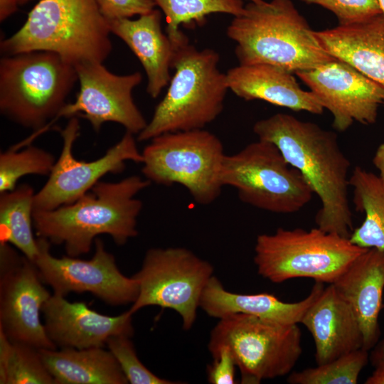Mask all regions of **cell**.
Here are the masks:
<instances>
[{
	"mask_svg": "<svg viewBox=\"0 0 384 384\" xmlns=\"http://www.w3.org/2000/svg\"><path fill=\"white\" fill-rule=\"evenodd\" d=\"M253 132L258 139L279 149L319 198L316 227L349 238L353 231L348 196L351 163L338 144L336 134L284 113L256 122Z\"/></svg>",
	"mask_w": 384,
	"mask_h": 384,
	"instance_id": "6da1fadb",
	"label": "cell"
},
{
	"mask_svg": "<svg viewBox=\"0 0 384 384\" xmlns=\"http://www.w3.org/2000/svg\"><path fill=\"white\" fill-rule=\"evenodd\" d=\"M150 184L137 175L117 182L99 181L70 204L33 211V227L39 238L63 245L70 257L90 252L94 239L102 234L123 245L138 234L137 218L143 203L136 196Z\"/></svg>",
	"mask_w": 384,
	"mask_h": 384,
	"instance_id": "7a4b0ae2",
	"label": "cell"
},
{
	"mask_svg": "<svg viewBox=\"0 0 384 384\" xmlns=\"http://www.w3.org/2000/svg\"><path fill=\"white\" fill-rule=\"evenodd\" d=\"M228 37L235 43L240 65L267 64L291 73L334 60L321 46L292 0H272L245 5L228 25Z\"/></svg>",
	"mask_w": 384,
	"mask_h": 384,
	"instance_id": "3957f363",
	"label": "cell"
},
{
	"mask_svg": "<svg viewBox=\"0 0 384 384\" xmlns=\"http://www.w3.org/2000/svg\"><path fill=\"white\" fill-rule=\"evenodd\" d=\"M110 33L96 0H40L0 48L4 55L43 50L74 65L103 63L112 50Z\"/></svg>",
	"mask_w": 384,
	"mask_h": 384,
	"instance_id": "277c9868",
	"label": "cell"
},
{
	"mask_svg": "<svg viewBox=\"0 0 384 384\" xmlns=\"http://www.w3.org/2000/svg\"><path fill=\"white\" fill-rule=\"evenodd\" d=\"M219 54L189 43L176 49L175 70L151 120L137 134L139 142L168 132L204 129L222 112L229 90L226 73L218 67Z\"/></svg>",
	"mask_w": 384,
	"mask_h": 384,
	"instance_id": "5b68a950",
	"label": "cell"
},
{
	"mask_svg": "<svg viewBox=\"0 0 384 384\" xmlns=\"http://www.w3.org/2000/svg\"><path fill=\"white\" fill-rule=\"evenodd\" d=\"M78 75L74 65L50 51L0 60V112L26 128L42 129L66 105Z\"/></svg>",
	"mask_w": 384,
	"mask_h": 384,
	"instance_id": "8992f818",
	"label": "cell"
},
{
	"mask_svg": "<svg viewBox=\"0 0 384 384\" xmlns=\"http://www.w3.org/2000/svg\"><path fill=\"white\" fill-rule=\"evenodd\" d=\"M366 248L349 238L310 230L279 228L272 234L257 235L254 262L257 273L275 284L294 278H310L333 284Z\"/></svg>",
	"mask_w": 384,
	"mask_h": 384,
	"instance_id": "52a82bcc",
	"label": "cell"
},
{
	"mask_svg": "<svg viewBox=\"0 0 384 384\" xmlns=\"http://www.w3.org/2000/svg\"><path fill=\"white\" fill-rule=\"evenodd\" d=\"M142 154V172L151 183L180 184L203 206L220 196L225 154L213 133L204 129L164 133L151 139Z\"/></svg>",
	"mask_w": 384,
	"mask_h": 384,
	"instance_id": "ba28073f",
	"label": "cell"
},
{
	"mask_svg": "<svg viewBox=\"0 0 384 384\" xmlns=\"http://www.w3.org/2000/svg\"><path fill=\"white\" fill-rule=\"evenodd\" d=\"M220 181L240 200L260 210L282 214L302 210L314 194L301 173L272 143L258 139L224 157Z\"/></svg>",
	"mask_w": 384,
	"mask_h": 384,
	"instance_id": "9c48e42d",
	"label": "cell"
},
{
	"mask_svg": "<svg viewBox=\"0 0 384 384\" xmlns=\"http://www.w3.org/2000/svg\"><path fill=\"white\" fill-rule=\"evenodd\" d=\"M222 347L230 351L242 383H260L289 374L302 353L298 324L284 325L235 314L219 319L210 332L212 355Z\"/></svg>",
	"mask_w": 384,
	"mask_h": 384,
	"instance_id": "30bf717a",
	"label": "cell"
},
{
	"mask_svg": "<svg viewBox=\"0 0 384 384\" xmlns=\"http://www.w3.org/2000/svg\"><path fill=\"white\" fill-rule=\"evenodd\" d=\"M213 271L209 262L187 248H151L133 276L139 294L128 311L133 315L149 306L171 309L181 316L183 329L188 331L194 324L202 293Z\"/></svg>",
	"mask_w": 384,
	"mask_h": 384,
	"instance_id": "8fae6325",
	"label": "cell"
},
{
	"mask_svg": "<svg viewBox=\"0 0 384 384\" xmlns=\"http://www.w3.org/2000/svg\"><path fill=\"white\" fill-rule=\"evenodd\" d=\"M75 67L80 83L75 101L66 103L50 122L31 136L32 139L48 131L61 117L85 118L96 132L109 122L119 124L137 135L145 128L147 122L132 97L134 89L142 81L139 72L117 75L102 63H82Z\"/></svg>",
	"mask_w": 384,
	"mask_h": 384,
	"instance_id": "7c38bea8",
	"label": "cell"
},
{
	"mask_svg": "<svg viewBox=\"0 0 384 384\" xmlns=\"http://www.w3.org/2000/svg\"><path fill=\"white\" fill-rule=\"evenodd\" d=\"M80 130L78 117L70 118L66 126L59 129L63 139L60 155L48 181L35 193L33 211L50 210L70 204L90 191L106 174L122 172L126 161L142 164V154L137 148L134 134L127 131L102 156L90 161L75 159L73 148Z\"/></svg>",
	"mask_w": 384,
	"mask_h": 384,
	"instance_id": "4fadbf2b",
	"label": "cell"
},
{
	"mask_svg": "<svg viewBox=\"0 0 384 384\" xmlns=\"http://www.w3.org/2000/svg\"><path fill=\"white\" fill-rule=\"evenodd\" d=\"M38 254L32 262L42 282L54 294L65 297L70 292H90L113 306L133 304L139 294L137 281L124 276L118 269L114 257L103 242L95 240V250L90 260L63 256L53 257L50 242L38 240Z\"/></svg>",
	"mask_w": 384,
	"mask_h": 384,
	"instance_id": "5bb4252c",
	"label": "cell"
},
{
	"mask_svg": "<svg viewBox=\"0 0 384 384\" xmlns=\"http://www.w3.org/2000/svg\"><path fill=\"white\" fill-rule=\"evenodd\" d=\"M0 330L12 341L37 349H56L40 319L51 296L34 264L9 243H0Z\"/></svg>",
	"mask_w": 384,
	"mask_h": 384,
	"instance_id": "9a60e30c",
	"label": "cell"
},
{
	"mask_svg": "<svg viewBox=\"0 0 384 384\" xmlns=\"http://www.w3.org/2000/svg\"><path fill=\"white\" fill-rule=\"evenodd\" d=\"M295 74L331 113L336 130L345 132L354 122H376L384 87L348 63L334 59Z\"/></svg>",
	"mask_w": 384,
	"mask_h": 384,
	"instance_id": "2e32d148",
	"label": "cell"
},
{
	"mask_svg": "<svg viewBox=\"0 0 384 384\" xmlns=\"http://www.w3.org/2000/svg\"><path fill=\"white\" fill-rule=\"evenodd\" d=\"M41 312L48 336L61 348L103 347L111 336L134 334L132 314L129 311L107 316L83 302H70L65 297L53 294L43 304Z\"/></svg>",
	"mask_w": 384,
	"mask_h": 384,
	"instance_id": "e0dca14e",
	"label": "cell"
},
{
	"mask_svg": "<svg viewBox=\"0 0 384 384\" xmlns=\"http://www.w3.org/2000/svg\"><path fill=\"white\" fill-rule=\"evenodd\" d=\"M301 324L313 337L317 365L363 348L359 321L349 304L332 284L324 287Z\"/></svg>",
	"mask_w": 384,
	"mask_h": 384,
	"instance_id": "ac0fdd59",
	"label": "cell"
},
{
	"mask_svg": "<svg viewBox=\"0 0 384 384\" xmlns=\"http://www.w3.org/2000/svg\"><path fill=\"white\" fill-rule=\"evenodd\" d=\"M332 284L353 310L363 334V348L369 351L380 336L378 316L384 289V251L367 249Z\"/></svg>",
	"mask_w": 384,
	"mask_h": 384,
	"instance_id": "d6986e66",
	"label": "cell"
},
{
	"mask_svg": "<svg viewBox=\"0 0 384 384\" xmlns=\"http://www.w3.org/2000/svg\"><path fill=\"white\" fill-rule=\"evenodd\" d=\"M161 11L154 9L137 19L107 20L111 33L122 40L140 61L147 77L146 92L156 98L171 78L176 48L161 29Z\"/></svg>",
	"mask_w": 384,
	"mask_h": 384,
	"instance_id": "ffe728a7",
	"label": "cell"
},
{
	"mask_svg": "<svg viewBox=\"0 0 384 384\" xmlns=\"http://www.w3.org/2000/svg\"><path fill=\"white\" fill-rule=\"evenodd\" d=\"M228 88L246 101L262 100L293 111L320 114L324 107L291 73L267 64L238 65L226 73Z\"/></svg>",
	"mask_w": 384,
	"mask_h": 384,
	"instance_id": "44dd1931",
	"label": "cell"
},
{
	"mask_svg": "<svg viewBox=\"0 0 384 384\" xmlns=\"http://www.w3.org/2000/svg\"><path fill=\"white\" fill-rule=\"evenodd\" d=\"M324 287V283L315 282L305 299L285 302L267 293L246 294L229 292L213 275L202 293L200 308L208 316L218 319L244 314L280 324H298Z\"/></svg>",
	"mask_w": 384,
	"mask_h": 384,
	"instance_id": "7402d4cb",
	"label": "cell"
},
{
	"mask_svg": "<svg viewBox=\"0 0 384 384\" xmlns=\"http://www.w3.org/2000/svg\"><path fill=\"white\" fill-rule=\"evenodd\" d=\"M324 49L384 87V14L314 31Z\"/></svg>",
	"mask_w": 384,
	"mask_h": 384,
	"instance_id": "603a6c76",
	"label": "cell"
},
{
	"mask_svg": "<svg viewBox=\"0 0 384 384\" xmlns=\"http://www.w3.org/2000/svg\"><path fill=\"white\" fill-rule=\"evenodd\" d=\"M56 384H127L119 363L102 347L38 349Z\"/></svg>",
	"mask_w": 384,
	"mask_h": 384,
	"instance_id": "cb8c5ba5",
	"label": "cell"
},
{
	"mask_svg": "<svg viewBox=\"0 0 384 384\" xmlns=\"http://www.w3.org/2000/svg\"><path fill=\"white\" fill-rule=\"evenodd\" d=\"M349 185L356 210L365 215L361 225L353 230L350 241L362 248L384 251V184L378 175L356 166Z\"/></svg>",
	"mask_w": 384,
	"mask_h": 384,
	"instance_id": "d4e9b609",
	"label": "cell"
},
{
	"mask_svg": "<svg viewBox=\"0 0 384 384\" xmlns=\"http://www.w3.org/2000/svg\"><path fill=\"white\" fill-rule=\"evenodd\" d=\"M33 188L21 184L0 196V243H11L33 262L38 254L34 238Z\"/></svg>",
	"mask_w": 384,
	"mask_h": 384,
	"instance_id": "484cf974",
	"label": "cell"
},
{
	"mask_svg": "<svg viewBox=\"0 0 384 384\" xmlns=\"http://www.w3.org/2000/svg\"><path fill=\"white\" fill-rule=\"evenodd\" d=\"M166 18V33L175 48L189 43L180 30L202 26L206 17L213 14L238 16L244 11L242 0H152Z\"/></svg>",
	"mask_w": 384,
	"mask_h": 384,
	"instance_id": "4316f807",
	"label": "cell"
},
{
	"mask_svg": "<svg viewBox=\"0 0 384 384\" xmlns=\"http://www.w3.org/2000/svg\"><path fill=\"white\" fill-rule=\"evenodd\" d=\"M1 384H56L38 350L11 341L0 330Z\"/></svg>",
	"mask_w": 384,
	"mask_h": 384,
	"instance_id": "83f0119b",
	"label": "cell"
},
{
	"mask_svg": "<svg viewBox=\"0 0 384 384\" xmlns=\"http://www.w3.org/2000/svg\"><path fill=\"white\" fill-rule=\"evenodd\" d=\"M18 150L10 148L0 154V193L15 189L24 176H48L56 161L52 154L38 146L28 144Z\"/></svg>",
	"mask_w": 384,
	"mask_h": 384,
	"instance_id": "f1b7e54d",
	"label": "cell"
},
{
	"mask_svg": "<svg viewBox=\"0 0 384 384\" xmlns=\"http://www.w3.org/2000/svg\"><path fill=\"white\" fill-rule=\"evenodd\" d=\"M368 361V351H352L314 368L294 372L287 378L291 384H356Z\"/></svg>",
	"mask_w": 384,
	"mask_h": 384,
	"instance_id": "f546056e",
	"label": "cell"
},
{
	"mask_svg": "<svg viewBox=\"0 0 384 384\" xmlns=\"http://www.w3.org/2000/svg\"><path fill=\"white\" fill-rule=\"evenodd\" d=\"M129 336L117 335L106 342L108 350L119 363L129 383L131 384H176L161 378L150 371L139 360Z\"/></svg>",
	"mask_w": 384,
	"mask_h": 384,
	"instance_id": "4dcf8cb0",
	"label": "cell"
},
{
	"mask_svg": "<svg viewBox=\"0 0 384 384\" xmlns=\"http://www.w3.org/2000/svg\"><path fill=\"white\" fill-rule=\"evenodd\" d=\"M306 4L319 5L331 11L339 25L361 22L382 14L378 0H300Z\"/></svg>",
	"mask_w": 384,
	"mask_h": 384,
	"instance_id": "1f68e13d",
	"label": "cell"
},
{
	"mask_svg": "<svg viewBox=\"0 0 384 384\" xmlns=\"http://www.w3.org/2000/svg\"><path fill=\"white\" fill-rule=\"evenodd\" d=\"M107 20L132 18L150 12L156 8L152 0H96Z\"/></svg>",
	"mask_w": 384,
	"mask_h": 384,
	"instance_id": "d6a6232c",
	"label": "cell"
},
{
	"mask_svg": "<svg viewBox=\"0 0 384 384\" xmlns=\"http://www.w3.org/2000/svg\"><path fill=\"white\" fill-rule=\"evenodd\" d=\"M213 363L208 366V382L211 384H234L236 364L227 347H222L213 353Z\"/></svg>",
	"mask_w": 384,
	"mask_h": 384,
	"instance_id": "836d02e7",
	"label": "cell"
},
{
	"mask_svg": "<svg viewBox=\"0 0 384 384\" xmlns=\"http://www.w3.org/2000/svg\"><path fill=\"white\" fill-rule=\"evenodd\" d=\"M373 164L378 171V177L384 184V142L377 148L373 158Z\"/></svg>",
	"mask_w": 384,
	"mask_h": 384,
	"instance_id": "e575fe53",
	"label": "cell"
},
{
	"mask_svg": "<svg viewBox=\"0 0 384 384\" xmlns=\"http://www.w3.org/2000/svg\"><path fill=\"white\" fill-rule=\"evenodd\" d=\"M16 0H0V21H5L18 9Z\"/></svg>",
	"mask_w": 384,
	"mask_h": 384,
	"instance_id": "d590c367",
	"label": "cell"
},
{
	"mask_svg": "<svg viewBox=\"0 0 384 384\" xmlns=\"http://www.w3.org/2000/svg\"><path fill=\"white\" fill-rule=\"evenodd\" d=\"M366 384H384V367H375L370 376L365 381Z\"/></svg>",
	"mask_w": 384,
	"mask_h": 384,
	"instance_id": "8d00e7d4",
	"label": "cell"
},
{
	"mask_svg": "<svg viewBox=\"0 0 384 384\" xmlns=\"http://www.w3.org/2000/svg\"><path fill=\"white\" fill-rule=\"evenodd\" d=\"M372 361L375 367H384V341L373 351Z\"/></svg>",
	"mask_w": 384,
	"mask_h": 384,
	"instance_id": "74e56055",
	"label": "cell"
},
{
	"mask_svg": "<svg viewBox=\"0 0 384 384\" xmlns=\"http://www.w3.org/2000/svg\"><path fill=\"white\" fill-rule=\"evenodd\" d=\"M32 0H16L19 6L26 4Z\"/></svg>",
	"mask_w": 384,
	"mask_h": 384,
	"instance_id": "f35d334b",
	"label": "cell"
},
{
	"mask_svg": "<svg viewBox=\"0 0 384 384\" xmlns=\"http://www.w3.org/2000/svg\"><path fill=\"white\" fill-rule=\"evenodd\" d=\"M382 13L384 14V0H378Z\"/></svg>",
	"mask_w": 384,
	"mask_h": 384,
	"instance_id": "ab89813d",
	"label": "cell"
},
{
	"mask_svg": "<svg viewBox=\"0 0 384 384\" xmlns=\"http://www.w3.org/2000/svg\"><path fill=\"white\" fill-rule=\"evenodd\" d=\"M249 1H252V2H260L262 1V0H247Z\"/></svg>",
	"mask_w": 384,
	"mask_h": 384,
	"instance_id": "60d3db41",
	"label": "cell"
}]
</instances>
